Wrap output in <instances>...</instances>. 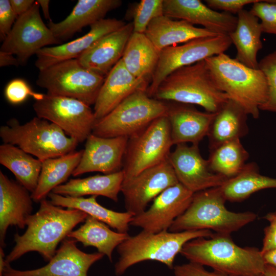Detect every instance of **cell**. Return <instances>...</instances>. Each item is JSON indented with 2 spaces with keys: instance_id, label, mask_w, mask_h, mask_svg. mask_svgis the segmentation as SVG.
I'll return each instance as SVG.
<instances>
[{
  "instance_id": "c3c4849f",
  "label": "cell",
  "mask_w": 276,
  "mask_h": 276,
  "mask_svg": "<svg viewBox=\"0 0 276 276\" xmlns=\"http://www.w3.org/2000/svg\"><path fill=\"white\" fill-rule=\"evenodd\" d=\"M39 3L40 7H41L42 11L43 13V16L44 18L49 20V21L52 20L50 17V13H49V0H37V1Z\"/></svg>"
},
{
  "instance_id": "1f68e13d",
  "label": "cell",
  "mask_w": 276,
  "mask_h": 276,
  "mask_svg": "<svg viewBox=\"0 0 276 276\" xmlns=\"http://www.w3.org/2000/svg\"><path fill=\"white\" fill-rule=\"evenodd\" d=\"M83 149L42 162L38 184L31 193L34 201L40 202L57 187L66 181L79 164Z\"/></svg>"
},
{
  "instance_id": "d590c367",
  "label": "cell",
  "mask_w": 276,
  "mask_h": 276,
  "mask_svg": "<svg viewBox=\"0 0 276 276\" xmlns=\"http://www.w3.org/2000/svg\"><path fill=\"white\" fill-rule=\"evenodd\" d=\"M209 151L208 161L210 170L227 179L238 175L249 158V153L239 139L222 144Z\"/></svg>"
},
{
  "instance_id": "bcb514c9",
  "label": "cell",
  "mask_w": 276,
  "mask_h": 276,
  "mask_svg": "<svg viewBox=\"0 0 276 276\" xmlns=\"http://www.w3.org/2000/svg\"><path fill=\"white\" fill-rule=\"evenodd\" d=\"M9 65H19L18 61L14 55L0 51V66Z\"/></svg>"
},
{
  "instance_id": "836d02e7",
  "label": "cell",
  "mask_w": 276,
  "mask_h": 276,
  "mask_svg": "<svg viewBox=\"0 0 276 276\" xmlns=\"http://www.w3.org/2000/svg\"><path fill=\"white\" fill-rule=\"evenodd\" d=\"M0 164L9 169L17 181L30 193L36 189L42 162L16 146L3 143L0 146Z\"/></svg>"
},
{
  "instance_id": "484cf974",
  "label": "cell",
  "mask_w": 276,
  "mask_h": 276,
  "mask_svg": "<svg viewBox=\"0 0 276 276\" xmlns=\"http://www.w3.org/2000/svg\"><path fill=\"white\" fill-rule=\"evenodd\" d=\"M145 34L159 51L195 38L217 35L185 20H175L165 15L153 19Z\"/></svg>"
},
{
  "instance_id": "6da1fadb",
  "label": "cell",
  "mask_w": 276,
  "mask_h": 276,
  "mask_svg": "<svg viewBox=\"0 0 276 276\" xmlns=\"http://www.w3.org/2000/svg\"><path fill=\"white\" fill-rule=\"evenodd\" d=\"M38 210L26 222L27 229L21 235L14 236V247L5 257L8 264L30 251L38 252L46 261L55 255L59 243L88 215L80 210L64 209L45 199L40 201Z\"/></svg>"
},
{
  "instance_id": "52a82bcc",
  "label": "cell",
  "mask_w": 276,
  "mask_h": 276,
  "mask_svg": "<svg viewBox=\"0 0 276 276\" xmlns=\"http://www.w3.org/2000/svg\"><path fill=\"white\" fill-rule=\"evenodd\" d=\"M4 143L17 146L42 162L74 152L78 143L56 124L34 117L24 124L12 119L0 127Z\"/></svg>"
},
{
  "instance_id": "44dd1931",
  "label": "cell",
  "mask_w": 276,
  "mask_h": 276,
  "mask_svg": "<svg viewBox=\"0 0 276 276\" xmlns=\"http://www.w3.org/2000/svg\"><path fill=\"white\" fill-rule=\"evenodd\" d=\"M125 25L116 18H103L90 26L88 32L79 38L40 50L36 55L35 65L40 70L64 60L77 58L98 39Z\"/></svg>"
},
{
  "instance_id": "ee69618b",
  "label": "cell",
  "mask_w": 276,
  "mask_h": 276,
  "mask_svg": "<svg viewBox=\"0 0 276 276\" xmlns=\"http://www.w3.org/2000/svg\"><path fill=\"white\" fill-rule=\"evenodd\" d=\"M269 224L264 228L263 246L261 249L262 254L276 248V210L269 212L263 217Z\"/></svg>"
},
{
  "instance_id": "83f0119b",
  "label": "cell",
  "mask_w": 276,
  "mask_h": 276,
  "mask_svg": "<svg viewBox=\"0 0 276 276\" xmlns=\"http://www.w3.org/2000/svg\"><path fill=\"white\" fill-rule=\"evenodd\" d=\"M247 115L240 105L229 99L216 113L210 125L207 134L209 150L245 136L249 131Z\"/></svg>"
},
{
  "instance_id": "4316f807",
  "label": "cell",
  "mask_w": 276,
  "mask_h": 276,
  "mask_svg": "<svg viewBox=\"0 0 276 276\" xmlns=\"http://www.w3.org/2000/svg\"><path fill=\"white\" fill-rule=\"evenodd\" d=\"M237 18L235 30L229 34L237 50L235 59L249 67L259 68L257 55L263 47L260 20L244 9L237 14Z\"/></svg>"
},
{
  "instance_id": "5bb4252c",
  "label": "cell",
  "mask_w": 276,
  "mask_h": 276,
  "mask_svg": "<svg viewBox=\"0 0 276 276\" xmlns=\"http://www.w3.org/2000/svg\"><path fill=\"white\" fill-rule=\"evenodd\" d=\"M178 182L168 159L123 180L121 192L124 196L126 211L133 216L143 213L150 202L166 189Z\"/></svg>"
},
{
  "instance_id": "f6af8a7d",
  "label": "cell",
  "mask_w": 276,
  "mask_h": 276,
  "mask_svg": "<svg viewBox=\"0 0 276 276\" xmlns=\"http://www.w3.org/2000/svg\"><path fill=\"white\" fill-rule=\"evenodd\" d=\"M35 2L34 0H10L11 7L17 17L29 10Z\"/></svg>"
},
{
  "instance_id": "ac0fdd59",
  "label": "cell",
  "mask_w": 276,
  "mask_h": 276,
  "mask_svg": "<svg viewBox=\"0 0 276 276\" xmlns=\"http://www.w3.org/2000/svg\"><path fill=\"white\" fill-rule=\"evenodd\" d=\"M128 137H103L91 134L86 139L80 162L72 175L99 172L104 174L122 170Z\"/></svg>"
},
{
  "instance_id": "b9f144b4",
  "label": "cell",
  "mask_w": 276,
  "mask_h": 276,
  "mask_svg": "<svg viewBox=\"0 0 276 276\" xmlns=\"http://www.w3.org/2000/svg\"><path fill=\"white\" fill-rule=\"evenodd\" d=\"M173 270L175 276H234L214 270L208 271L203 266L190 262L175 265Z\"/></svg>"
},
{
  "instance_id": "e0dca14e",
  "label": "cell",
  "mask_w": 276,
  "mask_h": 276,
  "mask_svg": "<svg viewBox=\"0 0 276 276\" xmlns=\"http://www.w3.org/2000/svg\"><path fill=\"white\" fill-rule=\"evenodd\" d=\"M76 242L73 239L63 240L54 257L42 267L19 270L7 264L0 276H87L90 267L104 255L98 251L83 252L77 247Z\"/></svg>"
},
{
  "instance_id": "d4e9b609",
  "label": "cell",
  "mask_w": 276,
  "mask_h": 276,
  "mask_svg": "<svg viewBox=\"0 0 276 276\" xmlns=\"http://www.w3.org/2000/svg\"><path fill=\"white\" fill-rule=\"evenodd\" d=\"M120 0H78L70 14L63 20L49 22L54 36L63 42L84 27L105 18L109 11L119 7Z\"/></svg>"
},
{
  "instance_id": "cb8c5ba5",
  "label": "cell",
  "mask_w": 276,
  "mask_h": 276,
  "mask_svg": "<svg viewBox=\"0 0 276 276\" xmlns=\"http://www.w3.org/2000/svg\"><path fill=\"white\" fill-rule=\"evenodd\" d=\"M168 105L167 117L173 144L191 143L198 145L207 136L216 113L200 111L190 104L171 102Z\"/></svg>"
},
{
  "instance_id": "74e56055",
  "label": "cell",
  "mask_w": 276,
  "mask_h": 276,
  "mask_svg": "<svg viewBox=\"0 0 276 276\" xmlns=\"http://www.w3.org/2000/svg\"><path fill=\"white\" fill-rule=\"evenodd\" d=\"M259 68L266 76L268 86V99L260 109L276 113V51L260 60Z\"/></svg>"
},
{
  "instance_id": "f546056e",
  "label": "cell",
  "mask_w": 276,
  "mask_h": 276,
  "mask_svg": "<svg viewBox=\"0 0 276 276\" xmlns=\"http://www.w3.org/2000/svg\"><path fill=\"white\" fill-rule=\"evenodd\" d=\"M48 196L54 205L80 210L120 233H128L131 221L134 216L126 211L119 212L103 206L98 202L97 196H91L88 198L73 197L51 192Z\"/></svg>"
},
{
  "instance_id": "8992f818",
  "label": "cell",
  "mask_w": 276,
  "mask_h": 276,
  "mask_svg": "<svg viewBox=\"0 0 276 276\" xmlns=\"http://www.w3.org/2000/svg\"><path fill=\"white\" fill-rule=\"evenodd\" d=\"M213 234L208 229L156 233L142 230L117 247L119 258L114 265L115 273L121 275L131 266L147 260L161 262L173 269L175 257L187 242L198 238H209Z\"/></svg>"
},
{
  "instance_id": "8fae6325",
  "label": "cell",
  "mask_w": 276,
  "mask_h": 276,
  "mask_svg": "<svg viewBox=\"0 0 276 276\" xmlns=\"http://www.w3.org/2000/svg\"><path fill=\"white\" fill-rule=\"evenodd\" d=\"M232 44L229 35H217L195 38L162 50L147 89L148 95L153 97L162 82L175 70L223 53Z\"/></svg>"
},
{
  "instance_id": "5b68a950",
  "label": "cell",
  "mask_w": 276,
  "mask_h": 276,
  "mask_svg": "<svg viewBox=\"0 0 276 276\" xmlns=\"http://www.w3.org/2000/svg\"><path fill=\"white\" fill-rule=\"evenodd\" d=\"M226 201L220 187L194 193L190 205L175 220L169 231L208 229L230 235L256 219L257 215L252 212L228 210Z\"/></svg>"
},
{
  "instance_id": "e575fe53",
  "label": "cell",
  "mask_w": 276,
  "mask_h": 276,
  "mask_svg": "<svg viewBox=\"0 0 276 276\" xmlns=\"http://www.w3.org/2000/svg\"><path fill=\"white\" fill-rule=\"evenodd\" d=\"M220 188L226 201L240 202L259 191L276 188V178L259 172L257 164L247 163L237 176L228 179Z\"/></svg>"
},
{
  "instance_id": "ffe728a7",
  "label": "cell",
  "mask_w": 276,
  "mask_h": 276,
  "mask_svg": "<svg viewBox=\"0 0 276 276\" xmlns=\"http://www.w3.org/2000/svg\"><path fill=\"white\" fill-rule=\"evenodd\" d=\"M30 192L17 181L9 178L0 171V243L5 246L7 229L10 226L25 228L33 211Z\"/></svg>"
},
{
  "instance_id": "9a60e30c",
  "label": "cell",
  "mask_w": 276,
  "mask_h": 276,
  "mask_svg": "<svg viewBox=\"0 0 276 276\" xmlns=\"http://www.w3.org/2000/svg\"><path fill=\"white\" fill-rule=\"evenodd\" d=\"M194 193L179 182L169 187L153 200L148 209L134 216L130 225L153 233L169 231L188 209Z\"/></svg>"
},
{
  "instance_id": "7402d4cb",
  "label": "cell",
  "mask_w": 276,
  "mask_h": 276,
  "mask_svg": "<svg viewBox=\"0 0 276 276\" xmlns=\"http://www.w3.org/2000/svg\"><path fill=\"white\" fill-rule=\"evenodd\" d=\"M149 83L132 75L121 59L106 76L94 104L97 121L108 114L135 91L147 90Z\"/></svg>"
},
{
  "instance_id": "7bdbcfd3",
  "label": "cell",
  "mask_w": 276,
  "mask_h": 276,
  "mask_svg": "<svg viewBox=\"0 0 276 276\" xmlns=\"http://www.w3.org/2000/svg\"><path fill=\"white\" fill-rule=\"evenodd\" d=\"M259 0H206V5L213 10H220L231 14H238L245 6Z\"/></svg>"
},
{
  "instance_id": "7dc6e473",
  "label": "cell",
  "mask_w": 276,
  "mask_h": 276,
  "mask_svg": "<svg viewBox=\"0 0 276 276\" xmlns=\"http://www.w3.org/2000/svg\"><path fill=\"white\" fill-rule=\"evenodd\" d=\"M266 265L276 268V248L262 254Z\"/></svg>"
},
{
  "instance_id": "d6a6232c",
  "label": "cell",
  "mask_w": 276,
  "mask_h": 276,
  "mask_svg": "<svg viewBox=\"0 0 276 276\" xmlns=\"http://www.w3.org/2000/svg\"><path fill=\"white\" fill-rule=\"evenodd\" d=\"M129 236L128 233L112 231L105 223L88 215L84 223L71 231L67 237L82 243L85 247H96L112 262L113 250Z\"/></svg>"
},
{
  "instance_id": "ba28073f",
  "label": "cell",
  "mask_w": 276,
  "mask_h": 276,
  "mask_svg": "<svg viewBox=\"0 0 276 276\" xmlns=\"http://www.w3.org/2000/svg\"><path fill=\"white\" fill-rule=\"evenodd\" d=\"M168 109V103L150 97L146 89H140L96 121L92 134L103 137L129 138L166 115Z\"/></svg>"
},
{
  "instance_id": "4fadbf2b",
  "label": "cell",
  "mask_w": 276,
  "mask_h": 276,
  "mask_svg": "<svg viewBox=\"0 0 276 276\" xmlns=\"http://www.w3.org/2000/svg\"><path fill=\"white\" fill-rule=\"evenodd\" d=\"M40 7L36 1L29 10L17 17L2 42L0 51L16 55L19 65L26 64L31 56L48 45L63 42L54 36L43 22Z\"/></svg>"
},
{
  "instance_id": "816d5d0a",
  "label": "cell",
  "mask_w": 276,
  "mask_h": 276,
  "mask_svg": "<svg viewBox=\"0 0 276 276\" xmlns=\"http://www.w3.org/2000/svg\"><path fill=\"white\" fill-rule=\"evenodd\" d=\"M275 3H276V0H273Z\"/></svg>"
},
{
  "instance_id": "3957f363",
  "label": "cell",
  "mask_w": 276,
  "mask_h": 276,
  "mask_svg": "<svg viewBox=\"0 0 276 276\" xmlns=\"http://www.w3.org/2000/svg\"><path fill=\"white\" fill-rule=\"evenodd\" d=\"M205 60L217 87L247 114L258 119L260 108L268 97V83L263 72L249 67L224 53Z\"/></svg>"
},
{
  "instance_id": "f1b7e54d",
  "label": "cell",
  "mask_w": 276,
  "mask_h": 276,
  "mask_svg": "<svg viewBox=\"0 0 276 276\" xmlns=\"http://www.w3.org/2000/svg\"><path fill=\"white\" fill-rule=\"evenodd\" d=\"M124 177L122 170L109 174H97L83 178L71 179L56 187L52 192L73 197L102 196L118 202Z\"/></svg>"
},
{
  "instance_id": "7c38bea8",
  "label": "cell",
  "mask_w": 276,
  "mask_h": 276,
  "mask_svg": "<svg viewBox=\"0 0 276 276\" xmlns=\"http://www.w3.org/2000/svg\"><path fill=\"white\" fill-rule=\"evenodd\" d=\"M33 108L37 117L56 124L78 143L86 141L97 121L90 106L70 97L43 94Z\"/></svg>"
},
{
  "instance_id": "8d00e7d4",
  "label": "cell",
  "mask_w": 276,
  "mask_h": 276,
  "mask_svg": "<svg viewBox=\"0 0 276 276\" xmlns=\"http://www.w3.org/2000/svg\"><path fill=\"white\" fill-rule=\"evenodd\" d=\"M163 15V0H141L133 11V32L145 33L150 22Z\"/></svg>"
},
{
  "instance_id": "7a4b0ae2",
  "label": "cell",
  "mask_w": 276,
  "mask_h": 276,
  "mask_svg": "<svg viewBox=\"0 0 276 276\" xmlns=\"http://www.w3.org/2000/svg\"><path fill=\"white\" fill-rule=\"evenodd\" d=\"M180 254L190 262L234 276H264L266 264L256 247H241L230 235L214 233L187 242Z\"/></svg>"
},
{
  "instance_id": "f35d334b",
  "label": "cell",
  "mask_w": 276,
  "mask_h": 276,
  "mask_svg": "<svg viewBox=\"0 0 276 276\" xmlns=\"http://www.w3.org/2000/svg\"><path fill=\"white\" fill-rule=\"evenodd\" d=\"M250 11L260 20L263 33L276 35V3L273 0H259Z\"/></svg>"
},
{
  "instance_id": "ab89813d",
  "label": "cell",
  "mask_w": 276,
  "mask_h": 276,
  "mask_svg": "<svg viewBox=\"0 0 276 276\" xmlns=\"http://www.w3.org/2000/svg\"><path fill=\"white\" fill-rule=\"evenodd\" d=\"M5 96L8 102L16 105L24 102L29 96L33 97L35 100L40 99L43 94L33 91L25 80L16 78L7 84Z\"/></svg>"
},
{
  "instance_id": "d6986e66",
  "label": "cell",
  "mask_w": 276,
  "mask_h": 276,
  "mask_svg": "<svg viewBox=\"0 0 276 276\" xmlns=\"http://www.w3.org/2000/svg\"><path fill=\"white\" fill-rule=\"evenodd\" d=\"M164 14L199 25L217 35H227L237 26V16L213 10L199 0H163Z\"/></svg>"
},
{
  "instance_id": "60d3db41",
  "label": "cell",
  "mask_w": 276,
  "mask_h": 276,
  "mask_svg": "<svg viewBox=\"0 0 276 276\" xmlns=\"http://www.w3.org/2000/svg\"><path fill=\"white\" fill-rule=\"evenodd\" d=\"M17 16L13 11L10 0H0V39L3 41L11 30Z\"/></svg>"
},
{
  "instance_id": "277c9868",
  "label": "cell",
  "mask_w": 276,
  "mask_h": 276,
  "mask_svg": "<svg viewBox=\"0 0 276 276\" xmlns=\"http://www.w3.org/2000/svg\"><path fill=\"white\" fill-rule=\"evenodd\" d=\"M152 98L167 102L197 105L218 112L229 100L215 84L205 60L179 68L160 84Z\"/></svg>"
},
{
  "instance_id": "f907efd6",
  "label": "cell",
  "mask_w": 276,
  "mask_h": 276,
  "mask_svg": "<svg viewBox=\"0 0 276 276\" xmlns=\"http://www.w3.org/2000/svg\"><path fill=\"white\" fill-rule=\"evenodd\" d=\"M264 276H276V268L269 265H266Z\"/></svg>"
},
{
  "instance_id": "603a6c76",
  "label": "cell",
  "mask_w": 276,
  "mask_h": 276,
  "mask_svg": "<svg viewBox=\"0 0 276 276\" xmlns=\"http://www.w3.org/2000/svg\"><path fill=\"white\" fill-rule=\"evenodd\" d=\"M133 32L132 22L126 24L98 39L77 59L84 67L106 77L122 59Z\"/></svg>"
},
{
  "instance_id": "9c48e42d",
  "label": "cell",
  "mask_w": 276,
  "mask_h": 276,
  "mask_svg": "<svg viewBox=\"0 0 276 276\" xmlns=\"http://www.w3.org/2000/svg\"><path fill=\"white\" fill-rule=\"evenodd\" d=\"M105 77L83 66L77 58L39 70L36 84L47 94L94 105Z\"/></svg>"
},
{
  "instance_id": "4dcf8cb0",
  "label": "cell",
  "mask_w": 276,
  "mask_h": 276,
  "mask_svg": "<svg viewBox=\"0 0 276 276\" xmlns=\"http://www.w3.org/2000/svg\"><path fill=\"white\" fill-rule=\"evenodd\" d=\"M159 53L145 33L133 32L121 60L132 75L150 83L158 63Z\"/></svg>"
},
{
  "instance_id": "2e32d148",
  "label": "cell",
  "mask_w": 276,
  "mask_h": 276,
  "mask_svg": "<svg viewBox=\"0 0 276 276\" xmlns=\"http://www.w3.org/2000/svg\"><path fill=\"white\" fill-rule=\"evenodd\" d=\"M168 159L178 182L193 193L221 187L228 180L211 171L198 145L177 144Z\"/></svg>"
},
{
  "instance_id": "30bf717a",
  "label": "cell",
  "mask_w": 276,
  "mask_h": 276,
  "mask_svg": "<svg viewBox=\"0 0 276 276\" xmlns=\"http://www.w3.org/2000/svg\"><path fill=\"white\" fill-rule=\"evenodd\" d=\"M173 145L167 114L129 137L124 157V180L167 160Z\"/></svg>"
},
{
  "instance_id": "681fc988",
  "label": "cell",
  "mask_w": 276,
  "mask_h": 276,
  "mask_svg": "<svg viewBox=\"0 0 276 276\" xmlns=\"http://www.w3.org/2000/svg\"><path fill=\"white\" fill-rule=\"evenodd\" d=\"M8 263L5 261V254L3 247L0 248V274H2L5 266Z\"/></svg>"
}]
</instances>
